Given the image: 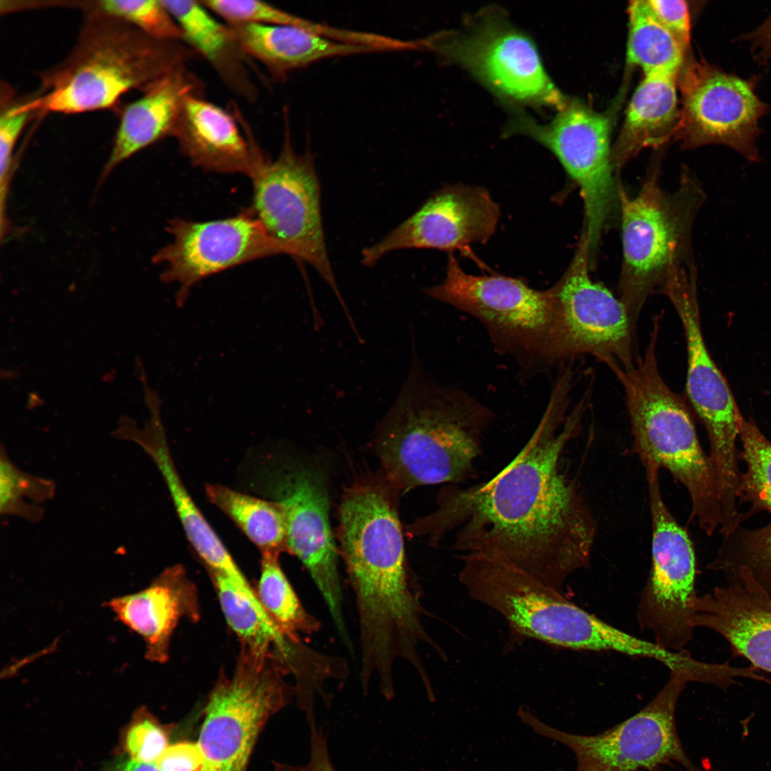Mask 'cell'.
<instances>
[{
	"label": "cell",
	"instance_id": "cell-1",
	"mask_svg": "<svg viewBox=\"0 0 771 771\" xmlns=\"http://www.w3.org/2000/svg\"><path fill=\"white\" fill-rule=\"evenodd\" d=\"M569 393L555 388L538 425L517 455L487 481L446 485L435 510L410 526L433 545L453 535L463 554L495 558L560 591L588 565L596 523L560 460L580 430L583 398L566 414Z\"/></svg>",
	"mask_w": 771,
	"mask_h": 771
},
{
	"label": "cell",
	"instance_id": "cell-2",
	"mask_svg": "<svg viewBox=\"0 0 771 771\" xmlns=\"http://www.w3.org/2000/svg\"><path fill=\"white\" fill-rule=\"evenodd\" d=\"M492 412L468 395L435 383L413 353L393 404L381 422L376 448L395 489L465 483L476 475Z\"/></svg>",
	"mask_w": 771,
	"mask_h": 771
},
{
	"label": "cell",
	"instance_id": "cell-3",
	"mask_svg": "<svg viewBox=\"0 0 771 771\" xmlns=\"http://www.w3.org/2000/svg\"><path fill=\"white\" fill-rule=\"evenodd\" d=\"M84 21L67 56L39 75V91L21 100L35 114H76L114 108L133 89L186 66L190 48L153 39L102 12L84 9Z\"/></svg>",
	"mask_w": 771,
	"mask_h": 771
},
{
	"label": "cell",
	"instance_id": "cell-4",
	"mask_svg": "<svg viewBox=\"0 0 771 771\" xmlns=\"http://www.w3.org/2000/svg\"><path fill=\"white\" fill-rule=\"evenodd\" d=\"M394 489L388 480L361 483L345 493L340 507L341 555L359 631L374 639L404 635L424 614L407 573Z\"/></svg>",
	"mask_w": 771,
	"mask_h": 771
},
{
	"label": "cell",
	"instance_id": "cell-5",
	"mask_svg": "<svg viewBox=\"0 0 771 771\" xmlns=\"http://www.w3.org/2000/svg\"><path fill=\"white\" fill-rule=\"evenodd\" d=\"M647 345L627 367L610 368L621 384L634 453L642 465L666 470L686 489L692 517L712 535L722 525L716 473L702 449L683 398L662 377L657 358L660 316L652 319Z\"/></svg>",
	"mask_w": 771,
	"mask_h": 771
},
{
	"label": "cell",
	"instance_id": "cell-6",
	"mask_svg": "<svg viewBox=\"0 0 771 771\" xmlns=\"http://www.w3.org/2000/svg\"><path fill=\"white\" fill-rule=\"evenodd\" d=\"M703 197L687 174L672 193L661 188L656 174L634 197L619 188L623 257L618 290L635 329L647 299L662 293L671 271L692 263L691 231Z\"/></svg>",
	"mask_w": 771,
	"mask_h": 771
},
{
	"label": "cell",
	"instance_id": "cell-7",
	"mask_svg": "<svg viewBox=\"0 0 771 771\" xmlns=\"http://www.w3.org/2000/svg\"><path fill=\"white\" fill-rule=\"evenodd\" d=\"M459 580L474 600L500 613L514 634L578 650L599 651L610 625L559 590L495 558L460 555Z\"/></svg>",
	"mask_w": 771,
	"mask_h": 771
},
{
	"label": "cell",
	"instance_id": "cell-8",
	"mask_svg": "<svg viewBox=\"0 0 771 771\" xmlns=\"http://www.w3.org/2000/svg\"><path fill=\"white\" fill-rule=\"evenodd\" d=\"M288 672L276 652L241 648L233 673L218 680L205 707L197 742L202 771H246L265 725L296 695Z\"/></svg>",
	"mask_w": 771,
	"mask_h": 771
},
{
	"label": "cell",
	"instance_id": "cell-9",
	"mask_svg": "<svg viewBox=\"0 0 771 771\" xmlns=\"http://www.w3.org/2000/svg\"><path fill=\"white\" fill-rule=\"evenodd\" d=\"M423 292L476 318L495 347L523 367L555 363L556 302L551 288L540 291L506 276L469 274L450 253L444 280Z\"/></svg>",
	"mask_w": 771,
	"mask_h": 771
},
{
	"label": "cell",
	"instance_id": "cell-10",
	"mask_svg": "<svg viewBox=\"0 0 771 771\" xmlns=\"http://www.w3.org/2000/svg\"><path fill=\"white\" fill-rule=\"evenodd\" d=\"M418 44L514 103L558 111L569 101L546 72L533 41L498 9H485L469 18L463 29L439 32Z\"/></svg>",
	"mask_w": 771,
	"mask_h": 771
},
{
	"label": "cell",
	"instance_id": "cell-11",
	"mask_svg": "<svg viewBox=\"0 0 771 771\" xmlns=\"http://www.w3.org/2000/svg\"><path fill=\"white\" fill-rule=\"evenodd\" d=\"M251 208L284 254L312 266L330 286L344 311L329 260L321 213V189L313 155L298 153L286 126L276 158L263 153L251 178Z\"/></svg>",
	"mask_w": 771,
	"mask_h": 771
},
{
	"label": "cell",
	"instance_id": "cell-12",
	"mask_svg": "<svg viewBox=\"0 0 771 771\" xmlns=\"http://www.w3.org/2000/svg\"><path fill=\"white\" fill-rule=\"evenodd\" d=\"M688 682L670 673L662 690L645 707L599 734L563 732L539 720L526 706L517 715L533 730L559 742L574 753L575 771H652L680 765L687 771H702L688 757L677 733L675 710Z\"/></svg>",
	"mask_w": 771,
	"mask_h": 771
},
{
	"label": "cell",
	"instance_id": "cell-13",
	"mask_svg": "<svg viewBox=\"0 0 771 771\" xmlns=\"http://www.w3.org/2000/svg\"><path fill=\"white\" fill-rule=\"evenodd\" d=\"M662 293L673 306L684 331L687 350V396L703 424L724 504L737 499L742 473L736 442L743 420L730 388L712 358L702 331L696 269L682 268L669 277Z\"/></svg>",
	"mask_w": 771,
	"mask_h": 771
},
{
	"label": "cell",
	"instance_id": "cell-14",
	"mask_svg": "<svg viewBox=\"0 0 771 771\" xmlns=\"http://www.w3.org/2000/svg\"><path fill=\"white\" fill-rule=\"evenodd\" d=\"M610 131L607 116L570 99L548 124L517 114L505 131L507 135H524L547 148L578 185L585 211L583 232L592 261L616 203L619 204Z\"/></svg>",
	"mask_w": 771,
	"mask_h": 771
},
{
	"label": "cell",
	"instance_id": "cell-15",
	"mask_svg": "<svg viewBox=\"0 0 771 771\" xmlns=\"http://www.w3.org/2000/svg\"><path fill=\"white\" fill-rule=\"evenodd\" d=\"M651 518V567L638 605L642 628L655 642L672 652L684 651L692 640L696 559L687 530L677 521L662 497L660 469L646 465Z\"/></svg>",
	"mask_w": 771,
	"mask_h": 771
},
{
	"label": "cell",
	"instance_id": "cell-16",
	"mask_svg": "<svg viewBox=\"0 0 771 771\" xmlns=\"http://www.w3.org/2000/svg\"><path fill=\"white\" fill-rule=\"evenodd\" d=\"M590 266L583 233L568 268L551 287L556 302L555 362L590 355L608 368L629 366L637 357L635 329L620 298L592 281Z\"/></svg>",
	"mask_w": 771,
	"mask_h": 771
},
{
	"label": "cell",
	"instance_id": "cell-17",
	"mask_svg": "<svg viewBox=\"0 0 771 771\" xmlns=\"http://www.w3.org/2000/svg\"><path fill=\"white\" fill-rule=\"evenodd\" d=\"M682 104L674 137L685 148L722 144L747 160L760 161L759 122L769 106L753 81L705 61L687 60L678 74Z\"/></svg>",
	"mask_w": 771,
	"mask_h": 771
},
{
	"label": "cell",
	"instance_id": "cell-18",
	"mask_svg": "<svg viewBox=\"0 0 771 771\" xmlns=\"http://www.w3.org/2000/svg\"><path fill=\"white\" fill-rule=\"evenodd\" d=\"M266 468L262 474L267 490L285 513L287 551L308 570L338 634L349 645L325 480L318 471L301 465Z\"/></svg>",
	"mask_w": 771,
	"mask_h": 771
},
{
	"label": "cell",
	"instance_id": "cell-19",
	"mask_svg": "<svg viewBox=\"0 0 771 771\" xmlns=\"http://www.w3.org/2000/svg\"><path fill=\"white\" fill-rule=\"evenodd\" d=\"M167 231L172 241L153 259L164 267L161 281L178 284V307L202 280L244 263L284 254L251 208L235 216L204 222L174 218Z\"/></svg>",
	"mask_w": 771,
	"mask_h": 771
},
{
	"label": "cell",
	"instance_id": "cell-20",
	"mask_svg": "<svg viewBox=\"0 0 771 771\" xmlns=\"http://www.w3.org/2000/svg\"><path fill=\"white\" fill-rule=\"evenodd\" d=\"M500 208L487 189L454 184L431 195L410 216L362 251L361 263L375 265L393 251L432 248L466 251L486 243L495 233Z\"/></svg>",
	"mask_w": 771,
	"mask_h": 771
},
{
	"label": "cell",
	"instance_id": "cell-21",
	"mask_svg": "<svg viewBox=\"0 0 771 771\" xmlns=\"http://www.w3.org/2000/svg\"><path fill=\"white\" fill-rule=\"evenodd\" d=\"M697 596L692 625L710 629L757 670L771 673V595L743 568Z\"/></svg>",
	"mask_w": 771,
	"mask_h": 771
},
{
	"label": "cell",
	"instance_id": "cell-22",
	"mask_svg": "<svg viewBox=\"0 0 771 771\" xmlns=\"http://www.w3.org/2000/svg\"><path fill=\"white\" fill-rule=\"evenodd\" d=\"M244 136L233 116L202 94L188 96L171 136L195 166L210 172L252 177L262 152L240 115Z\"/></svg>",
	"mask_w": 771,
	"mask_h": 771
},
{
	"label": "cell",
	"instance_id": "cell-23",
	"mask_svg": "<svg viewBox=\"0 0 771 771\" xmlns=\"http://www.w3.org/2000/svg\"><path fill=\"white\" fill-rule=\"evenodd\" d=\"M116 617L138 634L146 644V657L164 662L168 657L171 636L183 618L200 617L194 584L183 568L166 569L144 589L117 597L108 603Z\"/></svg>",
	"mask_w": 771,
	"mask_h": 771
},
{
	"label": "cell",
	"instance_id": "cell-24",
	"mask_svg": "<svg viewBox=\"0 0 771 771\" xmlns=\"http://www.w3.org/2000/svg\"><path fill=\"white\" fill-rule=\"evenodd\" d=\"M201 81L186 66L150 84L122 111L113 146L101 176L104 181L120 163L161 138L171 136L185 99L203 95Z\"/></svg>",
	"mask_w": 771,
	"mask_h": 771
},
{
	"label": "cell",
	"instance_id": "cell-25",
	"mask_svg": "<svg viewBox=\"0 0 771 771\" xmlns=\"http://www.w3.org/2000/svg\"><path fill=\"white\" fill-rule=\"evenodd\" d=\"M228 25L246 56L258 60L278 78L323 59L376 51L294 26Z\"/></svg>",
	"mask_w": 771,
	"mask_h": 771
},
{
	"label": "cell",
	"instance_id": "cell-26",
	"mask_svg": "<svg viewBox=\"0 0 771 771\" xmlns=\"http://www.w3.org/2000/svg\"><path fill=\"white\" fill-rule=\"evenodd\" d=\"M678 74H644L629 103L618 140L612 148L615 169L645 148L674 138L680 117Z\"/></svg>",
	"mask_w": 771,
	"mask_h": 771
},
{
	"label": "cell",
	"instance_id": "cell-27",
	"mask_svg": "<svg viewBox=\"0 0 771 771\" xmlns=\"http://www.w3.org/2000/svg\"><path fill=\"white\" fill-rule=\"evenodd\" d=\"M129 440L140 445L160 470L185 533L210 570L233 578L242 577L243 573L183 484L171 457L161 418H151L143 429L135 427Z\"/></svg>",
	"mask_w": 771,
	"mask_h": 771
},
{
	"label": "cell",
	"instance_id": "cell-28",
	"mask_svg": "<svg viewBox=\"0 0 771 771\" xmlns=\"http://www.w3.org/2000/svg\"><path fill=\"white\" fill-rule=\"evenodd\" d=\"M181 29L183 41L198 52L233 92L252 101L256 89L246 66V54L231 26L218 21L200 1L162 0Z\"/></svg>",
	"mask_w": 771,
	"mask_h": 771
},
{
	"label": "cell",
	"instance_id": "cell-29",
	"mask_svg": "<svg viewBox=\"0 0 771 771\" xmlns=\"http://www.w3.org/2000/svg\"><path fill=\"white\" fill-rule=\"evenodd\" d=\"M224 618L240 640L241 648L253 651L276 650L287 657L295 655L299 642L286 637L260 603L250 583H241L211 572Z\"/></svg>",
	"mask_w": 771,
	"mask_h": 771
},
{
	"label": "cell",
	"instance_id": "cell-30",
	"mask_svg": "<svg viewBox=\"0 0 771 771\" xmlns=\"http://www.w3.org/2000/svg\"><path fill=\"white\" fill-rule=\"evenodd\" d=\"M206 493L209 500L233 520L262 555L279 556L282 551L287 550L286 517L280 504L221 485H207Z\"/></svg>",
	"mask_w": 771,
	"mask_h": 771
},
{
	"label": "cell",
	"instance_id": "cell-31",
	"mask_svg": "<svg viewBox=\"0 0 771 771\" xmlns=\"http://www.w3.org/2000/svg\"><path fill=\"white\" fill-rule=\"evenodd\" d=\"M627 60L644 74H679L687 53L658 21L646 0L629 2Z\"/></svg>",
	"mask_w": 771,
	"mask_h": 771
},
{
	"label": "cell",
	"instance_id": "cell-32",
	"mask_svg": "<svg viewBox=\"0 0 771 771\" xmlns=\"http://www.w3.org/2000/svg\"><path fill=\"white\" fill-rule=\"evenodd\" d=\"M256 593L264 610L289 639L300 641L301 635H311L319 622L301 605L278 562V555H262Z\"/></svg>",
	"mask_w": 771,
	"mask_h": 771
},
{
	"label": "cell",
	"instance_id": "cell-33",
	"mask_svg": "<svg viewBox=\"0 0 771 771\" xmlns=\"http://www.w3.org/2000/svg\"><path fill=\"white\" fill-rule=\"evenodd\" d=\"M739 438L742 451L738 458L747 466L742 473L738 504L749 503L750 510L741 514V522L750 515L765 511L771 515V443L753 420L743 418Z\"/></svg>",
	"mask_w": 771,
	"mask_h": 771
},
{
	"label": "cell",
	"instance_id": "cell-34",
	"mask_svg": "<svg viewBox=\"0 0 771 771\" xmlns=\"http://www.w3.org/2000/svg\"><path fill=\"white\" fill-rule=\"evenodd\" d=\"M724 537L708 568L725 575L745 569L771 595V522L755 529L739 526Z\"/></svg>",
	"mask_w": 771,
	"mask_h": 771
},
{
	"label": "cell",
	"instance_id": "cell-35",
	"mask_svg": "<svg viewBox=\"0 0 771 771\" xmlns=\"http://www.w3.org/2000/svg\"><path fill=\"white\" fill-rule=\"evenodd\" d=\"M55 485L50 480L21 471L1 449L0 513L36 522L43 516L39 505L51 499Z\"/></svg>",
	"mask_w": 771,
	"mask_h": 771
},
{
	"label": "cell",
	"instance_id": "cell-36",
	"mask_svg": "<svg viewBox=\"0 0 771 771\" xmlns=\"http://www.w3.org/2000/svg\"><path fill=\"white\" fill-rule=\"evenodd\" d=\"M77 3L74 6L119 19L153 39L163 42L183 41L181 29L162 0H101Z\"/></svg>",
	"mask_w": 771,
	"mask_h": 771
},
{
	"label": "cell",
	"instance_id": "cell-37",
	"mask_svg": "<svg viewBox=\"0 0 771 771\" xmlns=\"http://www.w3.org/2000/svg\"><path fill=\"white\" fill-rule=\"evenodd\" d=\"M200 1L211 12L224 19L228 24H258L294 26L313 31L332 39L337 38L340 33L339 29L310 21L264 1L253 0Z\"/></svg>",
	"mask_w": 771,
	"mask_h": 771
},
{
	"label": "cell",
	"instance_id": "cell-38",
	"mask_svg": "<svg viewBox=\"0 0 771 771\" xmlns=\"http://www.w3.org/2000/svg\"><path fill=\"white\" fill-rule=\"evenodd\" d=\"M14 91L6 83L1 86L0 188L1 222L7 221L6 198L14 163L15 146L24 128L34 114L21 110Z\"/></svg>",
	"mask_w": 771,
	"mask_h": 771
},
{
	"label": "cell",
	"instance_id": "cell-39",
	"mask_svg": "<svg viewBox=\"0 0 771 771\" xmlns=\"http://www.w3.org/2000/svg\"><path fill=\"white\" fill-rule=\"evenodd\" d=\"M128 730L125 747L131 760L155 764L168 745L166 729L153 717L142 711Z\"/></svg>",
	"mask_w": 771,
	"mask_h": 771
},
{
	"label": "cell",
	"instance_id": "cell-40",
	"mask_svg": "<svg viewBox=\"0 0 771 771\" xmlns=\"http://www.w3.org/2000/svg\"><path fill=\"white\" fill-rule=\"evenodd\" d=\"M655 16L687 53L690 46L691 24L687 3L682 0H646Z\"/></svg>",
	"mask_w": 771,
	"mask_h": 771
},
{
	"label": "cell",
	"instance_id": "cell-41",
	"mask_svg": "<svg viewBox=\"0 0 771 771\" xmlns=\"http://www.w3.org/2000/svg\"><path fill=\"white\" fill-rule=\"evenodd\" d=\"M160 771H202L203 756L198 742L169 745L155 763Z\"/></svg>",
	"mask_w": 771,
	"mask_h": 771
},
{
	"label": "cell",
	"instance_id": "cell-42",
	"mask_svg": "<svg viewBox=\"0 0 771 771\" xmlns=\"http://www.w3.org/2000/svg\"><path fill=\"white\" fill-rule=\"evenodd\" d=\"M310 755L308 762L301 765H294L273 761L275 771H336L329 756L326 737L316 726V722L309 725Z\"/></svg>",
	"mask_w": 771,
	"mask_h": 771
},
{
	"label": "cell",
	"instance_id": "cell-43",
	"mask_svg": "<svg viewBox=\"0 0 771 771\" xmlns=\"http://www.w3.org/2000/svg\"><path fill=\"white\" fill-rule=\"evenodd\" d=\"M752 52L760 63H765L771 54V14L755 31L747 35Z\"/></svg>",
	"mask_w": 771,
	"mask_h": 771
},
{
	"label": "cell",
	"instance_id": "cell-44",
	"mask_svg": "<svg viewBox=\"0 0 771 771\" xmlns=\"http://www.w3.org/2000/svg\"><path fill=\"white\" fill-rule=\"evenodd\" d=\"M121 771H160L156 764L131 760L125 763Z\"/></svg>",
	"mask_w": 771,
	"mask_h": 771
},
{
	"label": "cell",
	"instance_id": "cell-45",
	"mask_svg": "<svg viewBox=\"0 0 771 771\" xmlns=\"http://www.w3.org/2000/svg\"><path fill=\"white\" fill-rule=\"evenodd\" d=\"M652 771H659V770H652ZM707 771H713V770H711V769H709V770H707Z\"/></svg>",
	"mask_w": 771,
	"mask_h": 771
}]
</instances>
